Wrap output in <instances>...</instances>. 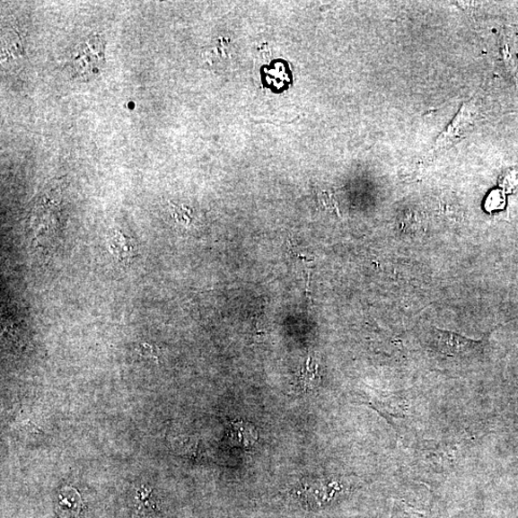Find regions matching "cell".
I'll return each mask as SVG.
<instances>
[{
  "label": "cell",
  "instance_id": "1",
  "mask_svg": "<svg viewBox=\"0 0 518 518\" xmlns=\"http://www.w3.org/2000/svg\"><path fill=\"white\" fill-rule=\"evenodd\" d=\"M106 43L102 36L93 34L83 39L68 61L74 78L88 81L100 75L106 63Z\"/></svg>",
  "mask_w": 518,
  "mask_h": 518
},
{
  "label": "cell",
  "instance_id": "2",
  "mask_svg": "<svg viewBox=\"0 0 518 518\" xmlns=\"http://www.w3.org/2000/svg\"><path fill=\"white\" fill-rule=\"evenodd\" d=\"M476 119V101L472 100L461 108L459 114L447 129L438 137L433 151L439 152L452 146L469 133Z\"/></svg>",
  "mask_w": 518,
  "mask_h": 518
},
{
  "label": "cell",
  "instance_id": "3",
  "mask_svg": "<svg viewBox=\"0 0 518 518\" xmlns=\"http://www.w3.org/2000/svg\"><path fill=\"white\" fill-rule=\"evenodd\" d=\"M433 343L439 353L448 357H469L476 353L479 342L472 341L463 336L434 329Z\"/></svg>",
  "mask_w": 518,
  "mask_h": 518
},
{
  "label": "cell",
  "instance_id": "4",
  "mask_svg": "<svg viewBox=\"0 0 518 518\" xmlns=\"http://www.w3.org/2000/svg\"><path fill=\"white\" fill-rule=\"evenodd\" d=\"M230 435L233 443L244 448L253 446L259 440L257 428L245 421L233 422L231 426Z\"/></svg>",
  "mask_w": 518,
  "mask_h": 518
},
{
  "label": "cell",
  "instance_id": "5",
  "mask_svg": "<svg viewBox=\"0 0 518 518\" xmlns=\"http://www.w3.org/2000/svg\"><path fill=\"white\" fill-rule=\"evenodd\" d=\"M390 518H439V516L430 509L421 508L409 501L398 498L394 502Z\"/></svg>",
  "mask_w": 518,
  "mask_h": 518
},
{
  "label": "cell",
  "instance_id": "6",
  "mask_svg": "<svg viewBox=\"0 0 518 518\" xmlns=\"http://www.w3.org/2000/svg\"><path fill=\"white\" fill-rule=\"evenodd\" d=\"M82 502L79 495L73 488H66L59 496L57 512L63 518H73L81 511Z\"/></svg>",
  "mask_w": 518,
  "mask_h": 518
},
{
  "label": "cell",
  "instance_id": "7",
  "mask_svg": "<svg viewBox=\"0 0 518 518\" xmlns=\"http://www.w3.org/2000/svg\"><path fill=\"white\" fill-rule=\"evenodd\" d=\"M22 40L18 34L12 31L5 33L3 37V62L17 59V57L22 55Z\"/></svg>",
  "mask_w": 518,
  "mask_h": 518
},
{
  "label": "cell",
  "instance_id": "8",
  "mask_svg": "<svg viewBox=\"0 0 518 518\" xmlns=\"http://www.w3.org/2000/svg\"><path fill=\"white\" fill-rule=\"evenodd\" d=\"M111 249L120 260H127L134 255V247L127 237L120 233H116L114 240L111 241Z\"/></svg>",
  "mask_w": 518,
  "mask_h": 518
},
{
  "label": "cell",
  "instance_id": "9",
  "mask_svg": "<svg viewBox=\"0 0 518 518\" xmlns=\"http://www.w3.org/2000/svg\"><path fill=\"white\" fill-rule=\"evenodd\" d=\"M505 205V198L500 191H494L487 200V206H489V211H496L501 209Z\"/></svg>",
  "mask_w": 518,
  "mask_h": 518
}]
</instances>
